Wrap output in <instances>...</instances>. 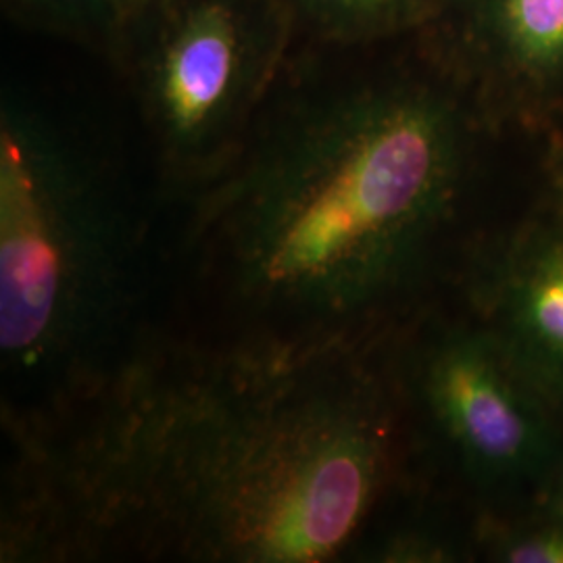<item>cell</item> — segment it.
Returning <instances> with one entry per match:
<instances>
[{
    "mask_svg": "<svg viewBox=\"0 0 563 563\" xmlns=\"http://www.w3.org/2000/svg\"><path fill=\"white\" fill-rule=\"evenodd\" d=\"M374 342L144 336L76 399L4 416L0 560L353 555L405 441Z\"/></svg>",
    "mask_w": 563,
    "mask_h": 563,
    "instance_id": "1",
    "label": "cell"
},
{
    "mask_svg": "<svg viewBox=\"0 0 563 563\" xmlns=\"http://www.w3.org/2000/svg\"><path fill=\"white\" fill-rule=\"evenodd\" d=\"M463 159L462 115L426 84L301 81L192 195L186 246L241 332L376 341L443 241Z\"/></svg>",
    "mask_w": 563,
    "mask_h": 563,
    "instance_id": "2",
    "label": "cell"
},
{
    "mask_svg": "<svg viewBox=\"0 0 563 563\" xmlns=\"http://www.w3.org/2000/svg\"><path fill=\"white\" fill-rule=\"evenodd\" d=\"M142 225L92 151L13 92L0 113L4 416L76 399L144 339Z\"/></svg>",
    "mask_w": 563,
    "mask_h": 563,
    "instance_id": "3",
    "label": "cell"
},
{
    "mask_svg": "<svg viewBox=\"0 0 563 563\" xmlns=\"http://www.w3.org/2000/svg\"><path fill=\"white\" fill-rule=\"evenodd\" d=\"M295 21L282 0H151L120 46L163 174L213 180L278 88Z\"/></svg>",
    "mask_w": 563,
    "mask_h": 563,
    "instance_id": "4",
    "label": "cell"
},
{
    "mask_svg": "<svg viewBox=\"0 0 563 563\" xmlns=\"http://www.w3.org/2000/svg\"><path fill=\"white\" fill-rule=\"evenodd\" d=\"M397 386L470 481H555L562 470V416L484 323L422 336Z\"/></svg>",
    "mask_w": 563,
    "mask_h": 563,
    "instance_id": "5",
    "label": "cell"
},
{
    "mask_svg": "<svg viewBox=\"0 0 563 563\" xmlns=\"http://www.w3.org/2000/svg\"><path fill=\"white\" fill-rule=\"evenodd\" d=\"M478 322L563 418V220L523 228L472 286Z\"/></svg>",
    "mask_w": 563,
    "mask_h": 563,
    "instance_id": "6",
    "label": "cell"
},
{
    "mask_svg": "<svg viewBox=\"0 0 563 563\" xmlns=\"http://www.w3.org/2000/svg\"><path fill=\"white\" fill-rule=\"evenodd\" d=\"M486 21L528 80H553L563 69V0H486Z\"/></svg>",
    "mask_w": 563,
    "mask_h": 563,
    "instance_id": "7",
    "label": "cell"
},
{
    "mask_svg": "<svg viewBox=\"0 0 563 563\" xmlns=\"http://www.w3.org/2000/svg\"><path fill=\"white\" fill-rule=\"evenodd\" d=\"M432 0H282L295 27L323 42H360L420 18Z\"/></svg>",
    "mask_w": 563,
    "mask_h": 563,
    "instance_id": "8",
    "label": "cell"
},
{
    "mask_svg": "<svg viewBox=\"0 0 563 563\" xmlns=\"http://www.w3.org/2000/svg\"><path fill=\"white\" fill-rule=\"evenodd\" d=\"M478 543L493 562L563 563V486L514 520L483 522Z\"/></svg>",
    "mask_w": 563,
    "mask_h": 563,
    "instance_id": "9",
    "label": "cell"
},
{
    "mask_svg": "<svg viewBox=\"0 0 563 563\" xmlns=\"http://www.w3.org/2000/svg\"><path fill=\"white\" fill-rule=\"evenodd\" d=\"M15 13L44 27L120 46L151 0H4Z\"/></svg>",
    "mask_w": 563,
    "mask_h": 563,
    "instance_id": "10",
    "label": "cell"
},
{
    "mask_svg": "<svg viewBox=\"0 0 563 563\" xmlns=\"http://www.w3.org/2000/svg\"><path fill=\"white\" fill-rule=\"evenodd\" d=\"M553 195H555V216L563 220V163L558 165L553 174Z\"/></svg>",
    "mask_w": 563,
    "mask_h": 563,
    "instance_id": "11",
    "label": "cell"
},
{
    "mask_svg": "<svg viewBox=\"0 0 563 563\" xmlns=\"http://www.w3.org/2000/svg\"><path fill=\"white\" fill-rule=\"evenodd\" d=\"M553 484H558V486H563V465L562 470L558 472V476H555V481H553Z\"/></svg>",
    "mask_w": 563,
    "mask_h": 563,
    "instance_id": "12",
    "label": "cell"
}]
</instances>
